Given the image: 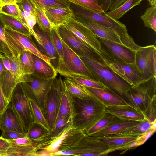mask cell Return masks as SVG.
I'll list each match as a JSON object with an SVG mask.
<instances>
[{
  "label": "cell",
  "mask_w": 156,
  "mask_h": 156,
  "mask_svg": "<svg viewBox=\"0 0 156 156\" xmlns=\"http://www.w3.org/2000/svg\"><path fill=\"white\" fill-rule=\"evenodd\" d=\"M85 132L75 128L71 122L60 132L49 131L41 138L32 141L37 156H51L58 151L69 150L80 141Z\"/></svg>",
  "instance_id": "cell-1"
},
{
  "label": "cell",
  "mask_w": 156,
  "mask_h": 156,
  "mask_svg": "<svg viewBox=\"0 0 156 156\" xmlns=\"http://www.w3.org/2000/svg\"><path fill=\"white\" fill-rule=\"evenodd\" d=\"M72 96L74 114L71 123L75 128L85 132L105 112V106L90 95L84 99Z\"/></svg>",
  "instance_id": "cell-2"
},
{
  "label": "cell",
  "mask_w": 156,
  "mask_h": 156,
  "mask_svg": "<svg viewBox=\"0 0 156 156\" xmlns=\"http://www.w3.org/2000/svg\"><path fill=\"white\" fill-rule=\"evenodd\" d=\"M80 58L89 69L95 79L103 83L129 105L126 93L132 87L131 85L118 75L104 63L84 57Z\"/></svg>",
  "instance_id": "cell-3"
},
{
  "label": "cell",
  "mask_w": 156,
  "mask_h": 156,
  "mask_svg": "<svg viewBox=\"0 0 156 156\" xmlns=\"http://www.w3.org/2000/svg\"><path fill=\"white\" fill-rule=\"evenodd\" d=\"M6 42L13 59L20 57L24 51H29L44 60L49 65L51 59L43 54L33 41L31 35L21 33L5 26Z\"/></svg>",
  "instance_id": "cell-4"
},
{
  "label": "cell",
  "mask_w": 156,
  "mask_h": 156,
  "mask_svg": "<svg viewBox=\"0 0 156 156\" xmlns=\"http://www.w3.org/2000/svg\"><path fill=\"white\" fill-rule=\"evenodd\" d=\"M60 37L63 46V57L62 61L58 62L56 69L57 73L63 76L71 75L94 79L80 57Z\"/></svg>",
  "instance_id": "cell-5"
},
{
  "label": "cell",
  "mask_w": 156,
  "mask_h": 156,
  "mask_svg": "<svg viewBox=\"0 0 156 156\" xmlns=\"http://www.w3.org/2000/svg\"><path fill=\"white\" fill-rule=\"evenodd\" d=\"M101 57L106 66L132 87L144 81L135 62L128 63L119 60L102 49Z\"/></svg>",
  "instance_id": "cell-6"
},
{
  "label": "cell",
  "mask_w": 156,
  "mask_h": 156,
  "mask_svg": "<svg viewBox=\"0 0 156 156\" xmlns=\"http://www.w3.org/2000/svg\"><path fill=\"white\" fill-rule=\"evenodd\" d=\"M55 79L42 80L32 74L27 75L24 76L21 82L27 97L33 100L43 112L48 94Z\"/></svg>",
  "instance_id": "cell-7"
},
{
  "label": "cell",
  "mask_w": 156,
  "mask_h": 156,
  "mask_svg": "<svg viewBox=\"0 0 156 156\" xmlns=\"http://www.w3.org/2000/svg\"><path fill=\"white\" fill-rule=\"evenodd\" d=\"M129 105L143 113L150 99L156 96V77L132 87L126 93Z\"/></svg>",
  "instance_id": "cell-8"
},
{
  "label": "cell",
  "mask_w": 156,
  "mask_h": 156,
  "mask_svg": "<svg viewBox=\"0 0 156 156\" xmlns=\"http://www.w3.org/2000/svg\"><path fill=\"white\" fill-rule=\"evenodd\" d=\"M110 153L109 147L106 144L87 135L86 133L78 144L68 150L58 151L52 156L75 155L100 156L107 155Z\"/></svg>",
  "instance_id": "cell-9"
},
{
  "label": "cell",
  "mask_w": 156,
  "mask_h": 156,
  "mask_svg": "<svg viewBox=\"0 0 156 156\" xmlns=\"http://www.w3.org/2000/svg\"><path fill=\"white\" fill-rule=\"evenodd\" d=\"M18 116L26 134L30 125L34 121L31 114L28 98L21 82L15 87L9 103Z\"/></svg>",
  "instance_id": "cell-10"
},
{
  "label": "cell",
  "mask_w": 156,
  "mask_h": 156,
  "mask_svg": "<svg viewBox=\"0 0 156 156\" xmlns=\"http://www.w3.org/2000/svg\"><path fill=\"white\" fill-rule=\"evenodd\" d=\"M134 62L144 80L156 77L155 46H140L135 51Z\"/></svg>",
  "instance_id": "cell-11"
},
{
  "label": "cell",
  "mask_w": 156,
  "mask_h": 156,
  "mask_svg": "<svg viewBox=\"0 0 156 156\" xmlns=\"http://www.w3.org/2000/svg\"><path fill=\"white\" fill-rule=\"evenodd\" d=\"M79 7L77 12L74 13L75 16L111 28L120 37L128 34L127 27L124 24L111 18L106 13Z\"/></svg>",
  "instance_id": "cell-12"
},
{
  "label": "cell",
  "mask_w": 156,
  "mask_h": 156,
  "mask_svg": "<svg viewBox=\"0 0 156 156\" xmlns=\"http://www.w3.org/2000/svg\"><path fill=\"white\" fill-rule=\"evenodd\" d=\"M58 29L61 38L80 57H84L104 63L101 55L87 46L62 25L59 26Z\"/></svg>",
  "instance_id": "cell-13"
},
{
  "label": "cell",
  "mask_w": 156,
  "mask_h": 156,
  "mask_svg": "<svg viewBox=\"0 0 156 156\" xmlns=\"http://www.w3.org/2000/svg\"><path fill=\"white\" fill-rule=\"evenodd\" d=\"M74 17L62 25L87 46L101 55V45L97 37L88 28L76 21Z\"/></svg>",
  "instance_id": "cell-14"
},
{
  "label": "cell",
  "mask_w": 156,
  "mask_h": 156,
  "mask_svg": "<svg viewBox=\"0 0 156 156\" xmlns=\"http://www.w3.org/2000/svg\"><path fill=\"white\" fill-rule=\"evenodd\" d=\"M97 37L101 43V49L107 54L121 61L128 63L134 62L136 51L124 45Z\"/></svg>",
  "instance_id": "cell-15"
},
{
  "label": "cell",
  "mask_w": 156,
  "mask_h": 156,
  "mask_svg": "<svg viewBox=\"0 0 156 156\" xmlns=\"http://www.w3.org/2000/svg\"><path fill=\"white\" fill-rule=\"evenodd\" d=\"M33 29L34 33L32 36L38 48L43 54L51 59V64L56 69L59 57L53 43L51 33L42 31L35 26Z\"/></svg>",
  "instance_id": "cell-16"
},
{
  "label": "cell",
  "mask_w": 156,
  "mask_h": 156,
  "mask_svg": "<svg viewBox=\"0 0 156 156\" xmlns=\"http://www.w3.org/2000/svg\"><path fill=\"white\" fill-rule=\"evenodd\" d=\"M55 81L57 90L58 103L56 119L61 117L69 116L72 120L74 114L73 96L66 88L61 75L58 78L55 79Z\"/></svg>",
  "instance_id": "cell-17"
},
{
  "label": "cell",
  "mask_w": 156,
  "mask_h": 156,
  "mask_svg": "<svg viewBox=\"0 0 156 156\" xmlns=\"http://www.w3.org/2000/svg\"><path fill=\"white\" fill-rule=\"evenodd\" d=\"M140 136L116 133L98 137H92L107 145L109 147L111 153L116 151L125 150L126 151L135 147V142Z\"/></svg>",
  "instance_id": "cell-18"
},
{
  "label": "cell",
  "mask_w": 156,
  "mask_h": 156,
  "mask_svg": "<svg viewBox=\"0 0 156 156\" xmlns=\"http://www.w3.org/2000/svg\"><path fill=\"white\" fill-rule=\"evenodd\" d=\"M5 140L10 144L6 150L8 156H37L36 148L27 136L13 140Z\"/></svg>",
  "instance_id": "cell-19"
},
{
  "label": "cell",
  "mask_w": 156,
  "mask_h": 156,
  "mask_svg": "<svg viewBox=\"0 0 156 156\" xmlns=\"http://www.w3.org/2000/svg\"><path fill=\"white\" fill-rule=\"evenodd\" d=\"M84 87L90 95L99 101L105 107L128 105L125 101L108 88L100 89Z\"/></svg>",
  "instance_id": "cell-20"
},
{
  "label": "cell",
  "mask_w": 156,
  "mask_h": 156,
  "mask_svg": "<svg viewBox=\"0 0 156 156\" xmlns=\"http://www.w3.org/2000/svg\"><path fill=\"white\" fill-rule=\"evenodd\" d=\"M74 18L89 29L96 36L124 45L120 37L113 29L78 16H75Z\"/></svg>",
  "instance_id": "cell-21"
},
{
  "label": "cell",
  "mask_w": 156,
  "mask_h": 156,
  "mask_svg": "<svg viewBox=\"0 0 156 156\" xmlns=\"http://www.w3.org/2000/svg\"><path fill=\"white\" fill-rule=\"evenodd\" d=\"M105 112L125 120L142 121L146 119L142 112L128 105L106 107Z\"/></svg>",
  "instance_id": "cell-22"
},
{
  "label": "cell",
  "mask_w": 156,
  "mask_h": 156,
  "mask_svg": "<svg viewBox=\"0 0 156 156\" xmlns=\"http://www.w3.org/2000/svg\"><path fill=\"white\" fill-rule=\"evenodd\" d=\"M58 110V92L54 79L52 87L47 96L44 112L50 131L54 126Z\"/></svg>",
  "instance_id": "cell-23"
},
{
  "label": "cell",
  "mask_w": 156,
  "mask_h": 156,
  "mask_svg": "<svg viewBox=\"0 0 156 156\" xmlns=\"http://www.w3.org/2000/svg\"><path fill=\"white\" fill-rule=\"evenodd\" d=\"M1 130L17 132L26 135L18 116L9 103L1 115Z\"/></svg>",
  "instance_id": "cell-24"
},
{
  "label": "cell",
  "mask_w": 156,
  "mask_h": 156,
  "mask_svg": "<svg viewBox=\"0 0 156 156\" xmlns=\"http://www.w3.org/2000/svg\"><path fill=\"white\" fill-rule=\"evenodd\" d=\"M43 11L52 27H58L75 16L70 7H48Z\"/></svg>",
  "instance_id": "cell-25"
},
{
  "label": "cell",
  "mask_w": 156,
  "mask_h": 156,
  "mask_svg": "<svg viewBox=\"0 0 156 156\" xmlns=\"http://www.w3.org/2000/svg\"><path fill=\"white\" fill-rule=\"evenodd\" d=\"M23 77L19 76L11 70L3 69L0 75V83L2 93L7 104L10 101L15 87L18 83L23 82Z\"/></svg>",
  "instance_id": "cell-26"
},
{
  "label": "cell",
  "mask_w": 156,
  "mask_h": 156,
  "mask_svg": "<svg viewBox=\"0 0 156 156\" xmlns=\"http://www.w3.org/2000/svg\"><path fill=\"white\" fill-rule=\"evenodd\" d=\"M33 60V75L42 80L54 79L58 73L54 67L44 60L32 54Z\"/></svg>",
  "instance_id": "cell-27"
},
{
  "label": "cell",
  "mask_w": 156,
  "mask_h": 156,
  "mask_svg": "<svg viewBox=\"0 0 156 156\" xmlns=\"http://www.w3.org/2000/svg\"><path fill=\"white\" fill-rule=\"evenodd\" d=\"M140 122L125 120L115 117L114 119L106 127L89 136L98 137L107 135L116 134L126 128L139 123Z\"/></svg>",
  "instance_id": "cell-28"
},
{
  "label": "cell",
  "mask_w": 156,
  "mask_h": 156,
  "mask_svg": "<svg viewBox=\"0 0 156 156\" xmlns=\"http://www.w3.org/2000/svg\"><path fill=\"white\" fill-rule=\"evenodd\" d=\"M0 20L5 26L8 27L14 30L24 34L31 35L27 27L17 19L0 13Z\"/></svg>",
  "instance_id": "cell-29"
},
{
  "label": "cell",
  "mask_w": 156,
  "mask_h": 156,
  "mask_svg": "<svg viewBox=\"0 0 156 156\" xmlns=\"http://www.w3.org/2000/svg\"><path fill=\"white\" fill-rule=\"evenodd\" d=\"M143 0H126L117 8L108 12L106 14L112 19L118 20L133 7L139 5Z\"/></svg>",
  "instance_id": "cell-30"
},
{
  "label": "cell",
  "mask_w": 156,
  "mask_h": 156,
  "mask_svg": "<svg viewBox=\"0 0 156 156\" xmlns=\"http://www.w3.org/2000/svg\"><path fill=\"white\" fill-rule=\"evenodd\" d=\"M63 81L66 88L72 95L83 99L87 98L90 96L84 86L68 78Z\"/></svg>",
  "instance_id": "cell-31"
},
{
  "label": "cell",
  "mask_w": 156,
  "mask_h": 156,
  "mask_svg": "<svg viewBox=\"0 0 156 156\" xmlns=\"http://www.w3.org/2000/svg\"><path fill=\"white\" fill-rule=\"evenodd\" d=\"M155 124L156 122H151L146 119L139 123L126 128L117 134L140 136Z\"/></svg>",
  "instance_id": "cell-32"
},
{
  "label": "cell",
  "mask_w": 156,
  "mask_h": 156,
  "mask_svg": "<svg viewBox=\"0 0 156 156\" xmlns=\"http://www.w3.org/2000/svg\"><path fill=\"white\" fill-rule=\"evenodd\" d=\"M28 101L31 114L34 121L42 126L48 131H50L43 111L33 100L28 98Z\"/></svg>",
  "instance_id": "cell-33"
},
{
  "label": "cell",
  "mask_w": 156,
  "mask_h": 156,
  "mask_svg": "<svg viewBox=\"0 0 156 156\" xmlns=\"http://www.w3.org/2000/svg\"><path fill=\"white\" fill-rule=\"evenodd\" d=\"M35 7L43 10L48 7L67 8L70 3L68 0H31Z\"/></svg>",
  "instance_id": "cell-34"
},
{
  "label": "cell",
  "mask_w": 156,
  "mask_h": 156,
  "mask_svg": "<svg viewBox=\"0 0 156 156\" xmlns=\"http://www.w3.org/2000/svg\"><path fill=\"white\" fill-rule=\"evenodd\" d=\"M115 117L113 115L105 112L92 127L85 131L86 134L90 136L98 132L108 126Z\"/></svg>",
  "instance_id": "cell-35"
},
{
  "label": "cell",
  "mask_w": 156,
  "mask_h": 156,
  "mask_svg": "<svg viewBox=\"0 0 156 156\" xmlns=\"http://www.w3.org/2000/svg\"><path fill=\"white\" fill-rule=\"evenodd\" d=\"M64 77L84 86L100 89L107 88L103 83L94 79L71 75L65 76Z\"/></svg>",
  "instance_id": "cell-36"
},
{
  "label": "cell",
  "mask_w": 156,
  "mask_h": 156,
  "mask_svg": "<svg viewBox=\"0 0 156 156\" xmlns=\"http://www.w3.org/2000/svg\"><path fill=\"white\" fill-rule=\"evenodd\" d=\"M140 18L145 27L156 32V5L147 8Z\"/></svg>",
  "instance_id": "cell-37"
},
{
  "label": "cell",
  "mask_w": 156,
  "mask_h": 156,
  "mask_svg": "<svg viewBox=\"0 0 156 156\" xmlns=\"http://www.w3.org/2000/svg\"><path fill=\"white\" fill-rule=\"evenodd\" d=\"M34 15L40 30L44 32L50 34L53 27L48 20L43 11L35 7Z\"/></svg>",
  "instance_id": "cell-38"
},
{
  "label": "cell",
  "mask_w": 156,
  "mask_h": 156,
  "mask_svg": "<svg viewBox=\"0 0 156 156\" xmlns=\"http://www.w3.org/2000/svg\"><path fill=\"white\" fill-rule=\"evenodd\" d=\"M32 53L25 51L20 57L22 69L25 75L32 74L33 71L34 64Z\"/></svg>",
  "instance_id": "cell-39"
},
{
  "label": "cell",
  "mask_w": 156,
  "mask_h": 156,
  "mask_svg": "<svg viewBox=\"0 0 156 156\" xmlns=\"http://www.w3.org/2000/svg\"><path fill=\"white\" fill-rule=\"evenodd\" d=\"M49 132L42 126L34 122L29 126L26 136L32 141L41 138Z\"/></svg>",
  "instance_id": "cell-40"
},
{
  "label": "cell",
  "mask_w": 156,
  "mask_h": 156,
  "mask_svg": "<svg viewBox=\"0 0 156 156\" xmlns=\"http://www.w3.org/2000/svg\"><path fill=\"white\" fill-rule=\"evenodd\" d=\"M18 6L20 12V20L27 27L32 36L34 33V27L37 23L34 15L23 11L19 5Z\"/></svg>",
  "instance_id": "cell-41"
},
{
  "label": "cell",
  "mask_w": 156,
  "mask_h": 156,
  "mask_svg": "<svg viewBox=\"0 0 156 156\" xmlns=\"http://www.w3.org/2000/svg\"><path fill=\"white\" fill-rule=\"evenodd\" d=\"M79 7L100 12H104L97 0H68Z\"/></svg>",
  "instance_id": "cell-42"
},
{
  "label": "cell",
  "mask_w": 156,
  "mask_h": 156,
  "mask_svg": "<svg viewBox=\"0 0 156 156\" xmlns=\"http://www.w3.org/2000/svg\"><path fill=\"white\" fill-rule=\"evenodd\" d=\"M58 28L53 27L51 34L53 43L59 57L58 62H60L62 61L63 59V50Z\"/></svg>",
  "instance_id": "cell-43"
},
{
  "label": "cell",
  "mask_w": 156,
  "mask_h": 156,
  "mask_svg": "<svg viewBox=\"0 0 156 156\" xmlns=\"http://www.w3.org/2000/svg\"><path fill=\"white\" fill-rule=\"evenodd\" d=\"M5 26L0 20V53L7 58L13 59L5 39Z\"/></svg>",
  "instance_id": "cell-44"
},
{
  "label": "cell",
  "mask_w": 156,
  "mask_h": 156,
  "mask_svg": "<svg viewBox=\"0 0 156 156\" xmlns=\"http://www.w3.org/2000/svg\"><path fill=\"white\" fill-rule=\"evenodd\" d=\"M156 96L150 99L147 106L143 112L145 119L151 122H156Z\"/></svg>",
  "instance_id": "cell-45"
},
{
  "label": "cell",
  "mask_w": 156,
  "mask_h": 156,
  "mask_svg": "<svg viewBox=\"0 0 156 156\" xmlns=\"http://www.w3.org/2000/svg\"><path fill=\"white\" fill-rule=\"evenodd\" d=\"M0 13L13 16L20 20V10L17 4H9L1 6Z\"/></svg>",
  "instance_id": "cell-46"
},
{
  "label": "cell",
  "mask_w": 156,
  "mask_h": 156,
  "mask_svg": "<svg viewBox=\"0 0 156 156\" xmlns=\"http://www.w3.org/2000/svg\"><path fill=\"white\" fill-rule=\"evenodd\" d=\"M156 130V126L155 124L153 126L143 134L139 136L135 142V147L143 144L155 132Z\"/></svg>",
  "instance_id": "cell-47"
},
{
  "label": "cell",
  "mask_w": 156,
  "mask_h": 156,
  "mask_svg": "<svg viewBox=\"0 0 156 156\" xmlns=\"http://www.w3.org/2000/svg\"><path fill=\"white\" fill-rule=\"evenodd\" d=\"M1 130V136L6 140H13L26 136V134L17 132Z\"/></svg>",
  "instance_id": "cell-48"
},
{
  "label": "cell",
  "mask_w": 156,
  "mask_h": 156,
  "mask_svg": "<svg viewBox=\"0 0 156 156\" xmlns=\"http://www.w3.org/2000/svg\"><path fill=\"white\" fill-rule=\"evenodd\" d=\"M17 4L23 11L34 15L35 7L31 0H21Z\"/></svg>",
  "instance_id": "cell-49"
},
{
  "label": "cell",
  "mask_w": 156,
  "mask_h": 156,
  "mask_svg": "<svg viewBox=\"0 0 156 156\" xmlns=\"http://www.w3.org/2000/svg\"><path fill=\"white\" fill-rule=\"evenodd\" d=\"M3 69L2 59L0 57V114H2L8 105L6 102L2 89L0 83V75Z\"/></svg>",
  "instance_id": "cell-50"
},
{
  "label": "cell",
  "mask_w": 156,
  "mask_h": 156,
  "mask_svg": "<svg viewBox=\"0 0 156 156\" xmlns=\"http://www.w3.org/2000/svg\"><path fill=\"white\" fill-rule=\"evenodd\" d=\"M103 11L107 13L113 0H97Z\"/></svg>",
  "instance_id": "cell-51"
},
{
  "label": "cell",
  "mask_w": 156,
  "mask_h": 156,
  "mask_svg": "<svg viewBox=\"0 0 156 156\" xmlns=\"http://www.w3.org/2000/svg\"><path fill=\"white\" fill-rule=\"evenodd\" d=\"M3 65V69L8 71L11 70V65L9 59L2 55L1 57Z\"/></svg>",
  "instance_id": "cell-52"
},
{
  "label": "cell",
  "mask_w": 156,
  "mask_h": 156,
  "mask_svg": "<svg viewBox=\"0 0 156 156\" xmlns=\"http://www.w3.org/2000/svg\"><path fill=\"white\" fill-rule=\"evenodd\" d=\"M126 0H113L109 8V11L112 10L117 8Z\"/></svg>",
  "instance_id": "cell-53"
},
{
  "label": "cell",
  "mask_w": 156,
  "mask_h": 156,
  "mask_svg": "<svg viewBox=\"0 0 156 156\" xmlns=\"http://www.w3.org/2000/svg\"><path fill=\"white\" fill-rule=\"evenodd\" d=\"M10 146L9 143L5 139L0 136V150L5 151Z\"/></svg>",
  "instance_id": "cell-54"
},
{
  "label": "cell",
  "mask_w": 156,
  "mask_h": 156,
  "mask_svg": "<svg viewBox=\"0 0 156 156\" xmlns=\"http://www.w3.org/2000/svg\"><path fill=\"white\" fill-rule=\"evenodd\" d=\"M1 6L6 4H17L15 0H0Z\"/></svg>",
  "instance_id": "cell-55"
},
{
  "label": "cell",
  "mask_w": 156,
  "mask_h": 156,
  "mask_svg": "<svg viewBox=\"0 0 156 156\" xmlns=\"http://www.w3.org/2000/svg\"><path fill=\"white\" fill-rule=\"evenodd\" d=\"M147 1L151 6L156 5V0H146Z\"/></svg>",
  "instance_id": "cell-56"
},
{
  "label": "cell",
  "mask_w": 156,
  "mask_h": 156,
  "mask_svg": "<svg viewBox=\"0 0 156 156\" xmlns=\"http://www.w3.org/2000/svg\"><path fill=\"white\" fill-rule=\"evenodd\" d=\"M0 156H8L6 151L0 150Z\"/></svg>",
  "instance_id": "cell-57"
},
{
  "label": "cell",
  "mask_w": 156,
  "mask_h": 156,
  "mask_svg": "<svg viewBox=\"0 0 156 156\" xmlns=\"http://www.w3.org/2000/svg\"><path fill=\"white\" fill-rule=\"evenodd\" d=\"M21 0H15V1L17 3H19L20 2Z\"/></svg>",
  "instance_id": "cell-58"
},
{
  "label": "cell",
  "mask_w": 156,
  "mask_h": 156,
  "mask_svg": "<svg viewBox=\"0 0 156 156\" xmlns=\"http://www.w3.org/2000/svg\"><path fill=\"white\" fill-rule=\"evenodd\" d=\"M1 115H2L0 114V130H1Z\"/></svg>",
  "instance_id": "cell-59"
},
{
  "label": "cell",
  "mask_w": 156,
  "mask_h": 156,
  "mask_svg": "<svg viewBox=\"0 0 156 156\" xmlns=\"http://www.w3.org/2000/svg\"><path fill=\"white\" fill-rule=\"evenodd\" d=\"M2 54H1V53H0V57H1L2 56Z\"/></svg>",
  "instance_id": "cell-60"
},
{
  "label": "cell",
  "mask_w": 156,
  "mask_h": 156,
  "mask_svg": "<svg viewBox=\"0 0 156 156\" xmlns=\"http://www.w3.org/2000/svg\"><path fill=\"white\" fill-rule=\"evenodd\" d=\"M0 7H1V5H0Z\"/></svg>",
  "instance_id": "cell-61"
}]
</instances>
